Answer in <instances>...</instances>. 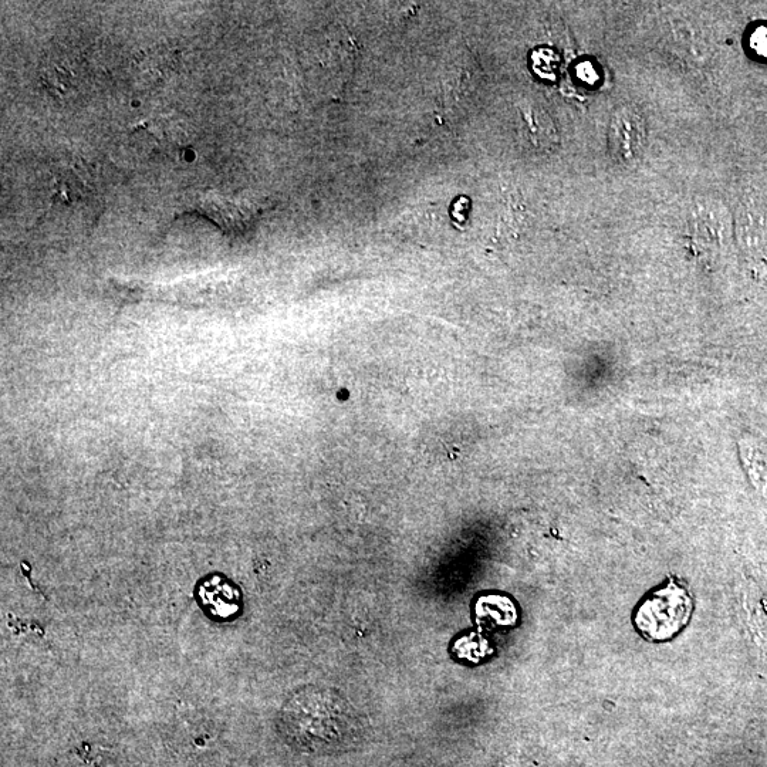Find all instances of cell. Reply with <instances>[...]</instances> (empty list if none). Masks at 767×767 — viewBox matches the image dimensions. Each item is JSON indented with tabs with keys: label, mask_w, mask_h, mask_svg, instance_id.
Listing matches in <instances>:
<instances>
[{
	"label": "cell",
	"mask_w": 767,
	"mask_h": 767,
	"mask_svg": "<svg viewBox=\"0 0 767 767\" xmlns=\"http://www.w3.org/2000/svg\"><path fill=\"white\" fill-rule=\"evenodd\" d=\"M280 723L292 745L310 752L339 748L350 735L347 706L323 691H303L290 698Z\"/></svg>",
	"instance_id": "cell-1"
},
{
	"label": "cell",
	"mask_w": 767,
	"mask_h": 767,
	"mask_svg": "<svg viewBox=\"0 0 767 767\" xmlns=\"http://www.w3.org/2000/svg\"><path fill=\"white\" fill-rule=\"evenodd\" d=\"M691 236L695 249L701 255H714L725 241V222L714 205H702L692 215Z\"/></svg>",
	"instance_id": "cell-4"
},
{
	"label": "cell",
	"mask_w": 767,
	"mask_h": 767,
	"mask_svg": "<svg viewBox=\"0 0 767 767\" xmlns=\"http://www.w3.org/2000/svg\"><path fill=\"white\" fill-rule=\"evenodd\" d=\"M694 610L687 589L671 579L664 589L654 591L638 608L635 627L652 643L671 640L684 630Z\"/></svg>",
	"instance_id": "cell-2"
},
{
	"label": "cell",
	"mask_w": 767,
	"mask_h": 767,
	"mask_svg": "<svg viewBox=\"0 0 767 767\" xmlns=\"http://www.w3.org/2000/svg\"><path fill=\"white\" fill-rule=\"evenodd\" d=\"M647 143V123L634 107H623L614 113L608 125V150L621 164H633L643 154Z\"/></svg>",
	"instance_id": "cell-3"
},
{
	"label": "cell",
	"mask_w": 767,
	"mask_h": 767,
	"mask_svg": "<svg viewBox=\"0 0 767 767\" xmlns=\"http://www.w3.org/2000/svg\"><path fill=\"white\" fill-rule=\"evenodd\" d=\"M201 598L206 608L219 617L231 616L232 611L236 610L235 591H232L231 584L223 580V577L205 580L201 586Z\"/></svg>",
	"instance_id": "cell-5"
}]
</instances>
